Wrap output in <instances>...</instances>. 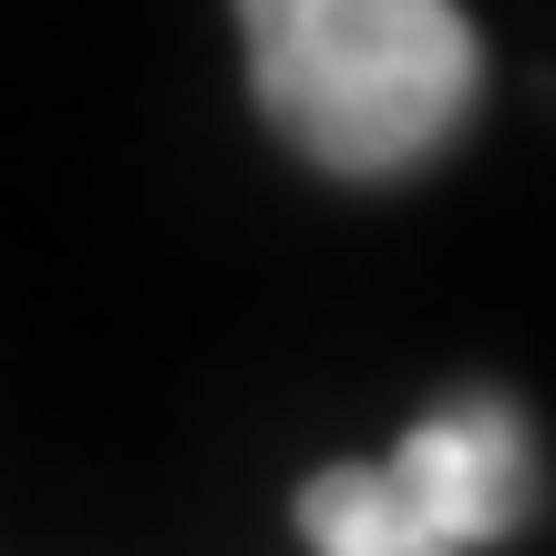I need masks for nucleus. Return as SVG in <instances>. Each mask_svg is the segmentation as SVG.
I'll return each mask as SVG.
<instances>
[{"label":"nucleus","mask_w":556,"mask_h":556,"mask_svg":"<svg viewBox=\"0 0 556 556\" xmlns=\"http://www.w3.org/2000/svg\"><path fill=\"white\" fill-rule=\"evenodd\" d=\"M299 536L309 556H464L454 536L422 526V505L392 484V464H330V475L299 484Z\"/></svg>","instance_id":"nucleus-3"},{"label":"nucleus","mask_w":556,"mask_h":556,"mask_svg":"<svg viewBox=\"0 0 556 556\" xmlns=\"http://www.w3.org/2000/svg\"><path fill=\"white\" fill-rule=\"evenodd\" d=\"M268 135L340 186L422 176L475 124L484 41L464 0H227Z\"/></svg>","instance_id":"nucleus-1"},{"label":"nucleus","mask_w":556,"mask_h":556,"mask_svg":"<svg viewBox=\"0 0 556 556\" xmlns=\"http://www.w3.org/2000/svg\"><path fill=\"white\" fill-rule=\"evenodd\" d=\"M381 464H392V484L422 505V526L454 536L464 556H475V546H505L526 516H536V495H546L536 422H526L505 392H443Z\"/></svg>","instance_id":"nucleus-2"}]
</instances>
